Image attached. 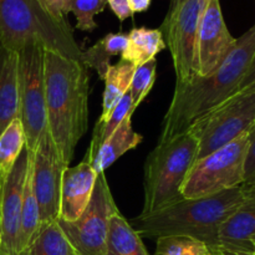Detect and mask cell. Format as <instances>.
<instances>
[{"label": "cell", "instance_id": "6da1fadb", "mask_svg": "<svg viewBox=\"0 0 255 255\" xmlns=\"http://www.w3.org/2000/svg\"><path fill=\"white\" fill-rule=\"evenodd\" d=\"M255 55V25L237 39L224 61L207 76L177 85L164 115L159 141L184 133L203 115L239 91Z\"/></svg>", "mask_w": 255, "mask_h": 255}, {"label": "cell", "instance_id": "7a4b0ae2", "mask_svg": "<svg viewBox=\"0 0 255 255\" xmlns=\"http://www.w3.org/2000/svg\"><path fill=\"white\" fill-rule=\"evenodd\" d=\"M46 128L69 167L89 128L90 74L79 60L45 50Z\"/></svg>", "mask_w": 255, "mask_h": 255}, {"label": "cell", "instance_id": "3957f363", "mask_svg": "<svg viewBox=\"0 0 255 255\" xmlns=\"http://www.w3.org/2000/svg\"><path fill=\"white\" fill-rule=\"evenodd\" d=\"M244 202L243 186L234 187L203 198L182 201L132 219L129 224L148 238L186 236L208 246L212 254L218 248V231L229 216Z\"/></svg>", "mask_w": 255, "mask_h": 255}, {"label": "cell", "instance_id": "277c9868", "mask_svg": "<svg viewBox=\"0 0 255 255\" xmlns=\"http://www.w3.org/2000/svg\"><path fill=\"white\" fill-rule=\"evenodd\" d=\"M31 44L81 61L69 22L54 19L39 0H0V47L19 52Z\"/></svg>", "mask_w": 255, "mask_h": 255}, {"label": "cell", "instance_id": "5b68a950", "mask_svg": "<svg viewBox=\"0 0 255 255\" xmlns=\"http://www.w3.org/2000/svg\"><path fill=\"white\" fill-rule=\"evenodd\" d=\"M198 142L189 131L158 141L144 164V201L141 214L172 206L182 201V186L197 161Z\"/></svg>", "mask_w": 255, "mask_h": 255}, {"label": "cell", "instance_id": "8992f818", "mask_svg": "<svg viewBox=\"0 0 255 255\" xmlns=\"http://www.w3.org/2000/svg\"><path fill=\"white\" fill-rule=\"evenodd\" d=\"M255 127V91H238L197 120L188 131L198 142L197 159L249 133Z\"/></svg>", "mask_w": 255, "mask_h": 255}, {"label": "cell", "instance_id": "52a82bcc", "mask_svg": "<svg viewBox=\"0 0 255 255\" xmlns=\"http://www.w3.org/2000/svg\"><path fill=\"white\" fill-rule=\"evenodd\" d=\"M249 133L194 162L182 186L183 198H203L244 184Z\"/></svg>", "mask_w": 255, "mask_h": 255}, {"label": "cell", "instance_id": "ba28073f", "mask_svg": "<svg viewBox=\"0 0 255 255\" xmlns=\"http://www.w3.org/2000/svg\"><path fill=\"white\" fill-rule=\"evenodd\" d=\"M45 49L27 45L19 52V119L26 138V148L34 151L46 129L45 99Z\"/></svg>", "mask_w": 255, "mask_h": 255}, {"label": "cell", "instance_id": "9c48e42d", "mask_svg": "<svg viewBox=\"0 0 255 255\" xmlns=\"http://www.w3.org/2000/svg\"><path fill=\"white\" fill-rule=\"evenodd\" d=\"M119 212L104 172L97 174L90 203L81 217L75 222L57 219V223L75 253L105 255L110 221Z\"/></svg>", "mask_w": 255, "mask_h": 255}, {"label": "cell", "instance_id": "30bf717a", "mask_svg": "<svg viewBox=\"0 0 255 255\" xmlns=\"http://www.w3.org/2000/svg\"><path fill=\"white\" fill-rule=\"evenodd\" d=\"M209 0H184L168 9L161 30L171 52L176 84H186L196 76V49L199 24Z\"/></svg>", "mask_w": 255, "mask_h": 255}, {"label": "cell", "instance_id": "8fae6325", "mask_svg": "<svg viewBox=\"0 0 255 255\" xmlns=\"http://www.w3.org/2000/svg\"><path fill=\"white\" fill-rule=\"evenodd\" d=\"M67 166L47 128L31 152V183L39 204L41 224L57 221L62 173Z\"/></svg>", "mask_w": 255, "mask_h": 255}, {"label": "cell", "instance_id": "7c38bea8", "mask_svg": "<svg viewBox=\"0 0 255 255\" xmlns=\"http://www.w3.org/2000/svg\"><path fill=\"white\" fill-rule=\"evenodd\" d=\"M222 14L219 0H209L199 24L196 49V75L207 76L224 61L236 45Z\"/></svg>", "mask_w": 255, "mask_h": 255}, {"label": "cell", "instance_id": "4fadbf2b", "mask_svg": "<svg viewBox=\"0 0 255 255\" xmlns=\"http://www.w3.org/2000/svg\"><path fill=\"white\" fill-rule=\"evenodd\" d=\"M31 163V151L25 147L7 177L0 203V255H20L19 231L22 194Z\"/></svg>", "mask_w": 255, "mask_h": 255}, {"label": "cell", "instance_id": "5bb4252c", "mask_svg": "<svg viewBox=\"0 0 255 255\" xmlns=\"http://www.w3.org/2000/svg\"><path fill=\"white\" fill-rule=\"evenodd\" d=\"M97 173L86 159L77 166L67 167L62 173L60 193L59 218L65 222H75L81 217L90 203Z\"/></svg>", "mask_w": 255, "mask_h": 255}, {"label": "cell", "instance_id": "9a60e30c", "mask_svg": "<svg viewBox=\"0 0 255 255\" xmlns=\"http://www.w3.org/2000/svg\"><path fill=\"white\" fill-rule=\"evenodd\" d=\"M243 188L244 202L219 228L217 251H255V191L246 184H243Z\"/></svg>", "mask_w": 255, "mask_h": 255}, {"label": "cell", "instance_id": "2e32d148", "mask_svg": "<svg viewBox=\"0 0 255 255\" xmlns=\"http://www.w3.org/2000/svg\"><path fill=\"white\" fill-rule=\"evenodd\" d=\"M19 117V56L0 47V134Z\"/></svg>", "mask_w": 255, "mask_h": 255}, {"label": "cell", "instance_id": "e0dca14e", "mask_svg": "<svg viewBox=\"0 0 255 255\" xmlns=\"http://www.w3.org/2000/svg\"><path fill=\"white\" fill-rule=\"evenodd\" d=\"M131 117L132 115H128L122 121L111 137L102 143L91 161V166L97 174L104 173L125 153L136 148L143 139L142 134L137 133L132 127Z\"/></svg>", "mask_w": 255, "mask_h": 255}, {"label": "cell", "instance_id": "ac0fdd59", "mask_svg": "<svg viewBox=\"0 0 255 255\" xmlns=\"http://www.w3.org/2000/svg\"><path fill=\"white\" fill-rule=\"evenodd\" d=\"M128 44L122 52L121 60L129 62L134 67L154 59L157 54L166 49L163 36L159 29L133 27L128 32Z\"/></svg>", "mask_w": 255, "mask_h": 255}, {"label": "cell", "instance_id": "d6986e66", "mask_svg": "<svg viewBox=\"0 0 255 255\" xmlns=\"http://www.w3.org/2000/svg\"><path fill=\"white\" fill-rule=\"evenodd\" d=\"M105 255H149L141 236L120 212L110 221Z\"/></svg>", "mask_w": 255, "mask_h": 255}, {"label": "cell", "instance_id": "ffe728a7", "mask_svg": "<svg viewBox=\"0 0 255 255\" xmlns=\"http://www.w3.org/2000/svg\"><path fill=\"white\" fill-rule=\"evenodd\" d=\"M128 44V35L125 32H110L106 36L100 39L91 47L82 51L81 61L90 69L96 70L101 80L105 79L107 70L111 66V57L121 56Z\"/></svg>", "mask_w": 255, "mask_h": 255}, {"label": "cell", "instance_id": "44dd1931", "mask_svg": "<svg viewBox=\"0 0 255 255\" xmlns=\"http://www.w3.org/2000/svg\"><path fill=\"white\" fill-rule=\"evenodd\" d=\"M26 147L24 128L20 119L10 122L0 134V194L22 149Z\"/></svg>", "mask_w": 255, "mask_h": 255}, {"label": "cell", "instance_id": "7402d4cb", "mask_svg": "<svg viewBox=\"0 0 255 255\" xmlns=\"http://www.w3.org/2000/svg\"><path fill=\"white\" fill-rule=\"evenodd\" d=\"M136 67L129 62L120 60L117 64L111 65L105 76V90L102 97V114L100 120H105L114 110L117 102L129 90L132 76Z\"/></svg>", "mask_w": 255, "mask_h": 255}, {"label": "cell", "instance_id": "603a6c76", "mask_svg": "<svg viewBox=\"0 0 255 255\" xmlns=\"http://www.w3.org/2000/svg\"><path fill=\"white\" fill-rule=\"evenodd\" d=\"M57 221L41 224L30 246L20 255H75Z\"/></svg>", "mask_w": 255, "mask_h": 255}, {"label": "cell", "instance_id": "cb8c5ba5", "mask_svg": "<svg viewBox=\"0 0 255 255\" xmlns=\"http://www.w3.org/2000/svg\"><path fill=\"white\" fill-rule=\"evenodd\" d=\"M134 110L132 109V99L131 94H129V90L126 94L122 96V99L120 100L116 104V106L114 107L111 112H110L109 116L105 120H99L95 125L94 133H92V139L91 143H90V148L87 151L85 159L87 162L91 163V161L94 159V157L96 156L97 151L100 149V147L102 146L106 139H109L111 137V134L114 133L117 129V127L122 124L125 119H126L128 115H133Z\"/></svg>", "mask_w": 255, "mask_h": 255}, {"label": "cell", "instance_id": "d4e9b609", "mask_svg": "<svg viewBox=\"0 0 255 255\" xmlns=\"http://www.w3.org/2000/svg\"><path fill=\"white\" fill-rule=\"evenodd\" d=\"M153 255H212L206 243L186 236H166L157 238Z\"/></svg>", "mask_w": 255, "mask_h": 255}, {"label": "cell", "instance_id": "484cf974", "mask_svg": "<svg viewBox=\"0 0 255 255\" xmlns=\"http://www.w3.org/2000/svg\"><path fill=\"white\" fill-rule=\"evenodd\" d=\"M156 69L157 59L154 57V59L142 64L141 66L136 67V70H134L131 85H129L132 109L134 111L141 105V102L146 99L147 95L151 92L154 81H156Z\"/></svg>", "mask_w": 255, "mask_h": 255}, {"label": "cell", "instance_id": "4316f807", "mask_svg": "<svg viewBox=\"0 0 255 255\" xmlns=\"http://www.w3.org/2000/svg\"><path fill=\"white\" fill-rule=\"evenodd\" d=\"M107 0H71L69 12H72L76 19V29L91 32L97 27L95 15L105 10Z\"/></svg>", "mask_w": 255, "mask_h": 255}, {"label": "cell", "instance_id": "83f0119b", "mask_svg": "<svg viewBox=\"0 0 255 255\" xmlns=\"http://www.w3.org/2000/svg\"><path fill=\"white\" fill-rule=\"evenodd\" d=\"M255 183V127L249 132L248 149L244 166V184L251 186Z\"/></svg>", "mask_w": 255, "mask_h": 255}, {"label": "cell", "instance_id": "f1b7e54d", "mask_svg": "<svg viewBox=\"0 0 255 255\" xmlns=\"http://www.w3.org/2000/svg\"><path fill=\"white\" fill-rule=\"evenodd\" d=\"M47 12L57 21H66L65 16L69 14L71 0H39Z\"/></svg>", "mask_w": 255, "mask_h": 255}, {"label": "cell", "instance_id": "f546056e", "mask_svg": "<svg viewBox=\"0 0 255 255\" xmlns=\"http://www.w3.org/2000/svg\"><path fill=\"white\" fill-rule=\"evenodd\" d=\"M107 4L121 22L133 16V11L129 6L128 0H107Z\"/></svg>", "mask_w": 255, "mask_h": 255}, {"label": "cell", "instance_id": "4dcf8cb0", "mask_svg": "<svg viewBox=\"0 0 255 255\" xmlns=\"http://www.w3.org/2000/svg\"><path fill=\"white\" fill-rule=\"evenodd\" d=\"M239 91H255V55L241 86H239Z\"/></svg>", "mask_w": 255, "mask_h": 255}, {"label": "cell", "instance_id": "1f68e13d", "mask_svg": "<svg viewBox=\"0 0 255 255\" xmlns=\"http://www.w3.org/2000/svg\"><path fill=\"white\" fill-rule=\"evenodd\" d=\"M128 1L132 11H133V14H136V12L147 11L151 6L152 0H128Z\"/></svg>", "mask_w": 255, "mask_h": 255}, {"label": "cell", "instance_id": "d6a6232c", "mask_svg": "<svg viewBox=\"0 0 255 255\" xmlns=\"http://www.w3.org/2000/svg\"><path fill=\"white\" fill-rule=\"evenodd\" d=\"M214 255H255L254 252H242V251H226V249H219L214 252Z\"/></svg>", "mask_w": 255, "mask_h": 255}, {"label": "cell", "instance_id": "836d02e7", "mask_svg": "<svg viewBox=\"0 0 255 255\" xmlns=\"http://www.w3.org/2000/svg\"><path fill=\"white\" fill-rule=\"evenodd\" d=\"M251 187H252V188H253L254 191H255V183H254V184H251Z\"/></svg>", "mask_w": 255, "mask_h": 255}, {"label": "cell", "instance_id": "e575fe53", "mask_svg": "<svg viewBox=\"0 0 255 255\" xmlns=\"http://www.w3.org/2000/svg\"><path fill=\"white\" fill-rule=\"evenodd\" d=\"M253 244H254V247H255V237L253 238Z\"/></svg>", "mask_w": 255, "mask_h": 255}, {"label": "cell", "instance_id": "d590c367", "mask_svg": "<svg viewBox=\"0 0 255 255\" xmlns=\"http://www.w3.org/2000/svg\"><path fill=\"white\" fill-rule=\"evenodd\" d=\"M0 203H1V194H0Z\"/></svg>", "mask_w": 255, "mask_h": 255}, {"label": "cell", "instance_id": "8d00e7d4", "mask_svg": "<svg viewBox=\"0 0 255 255\" xmlns=\"http://www.w3.org/2000/svg\"><path fill=\"white\" fill-rule=\"evenodd\" d=\"M0 246H1V238H0Z\"/></svg>", "mask_w": 255, "mask_h": 255}, {"label": "cell", "instance_id": "74e56055", "mask_svg": "<svg viewBox=\"0 0 255 255\" xmlns=\"http://www.w3.org/2000/svg\"><path fill=\"white\" fill-rule=\"evenodd\" d=\"M75 255H79V254H75Z\"/></svg>", "mask_w": 255, "mask_h": 255}, {"label": "cell", "instance_id": "f35d334b", "mask_svg": "<svg viewBox=\"0 0 255 255\" xmlns=\"http://www.w3.org/2000/svg\"><path fill=\"white\" fill-rule=\"evenodd\" d=\"M254 254H255V251H254Z\"/></svg>", "mask_w": 255, "mask_h": 255}, {"label": "cell", "instance_id": "ab89813d", "mask_svg": "<svg viewBox=\"0 0 255 255\" xmlns=\"http://www.w3.org/2000/svg\"><path fill=\"white\" fill-rule=\"evenodd\" d=\"M212 255H214V254H212Z\"/></svg>", "mask_w": 255, "mask_h": 255}]
</instances>
